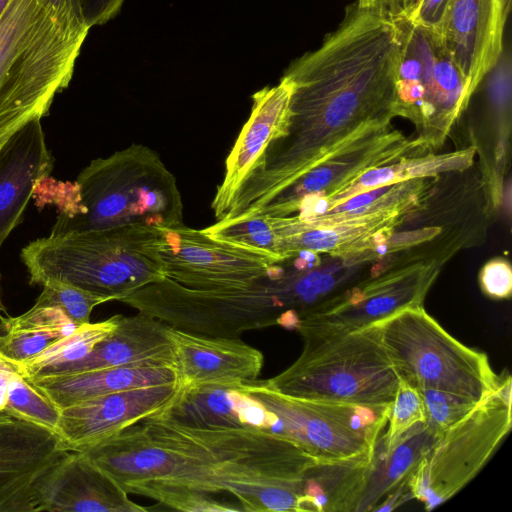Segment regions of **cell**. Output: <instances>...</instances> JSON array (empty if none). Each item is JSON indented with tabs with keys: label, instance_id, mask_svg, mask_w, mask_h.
<instances>
[{
	"label": "cell",
	"instance_id": "15",
	"mask_svg": "<svg viewBox=\"0 0 512 512\" xmlns=\"http://www.w3.org/2000/svg\"><path fill=\"white\" fill-rule=\"evenodd\" d=\"M176 382L113 392L60 409L56 434L69 451L86 450L146 418L166 411Z\"/></svg>",
	"mask_w": 512,
	"mask_h": 512
},
{
	"label": "cell",
	"instance_id": "6",
	"mask_svg": "<svg viewBox=\"0 0 512 512\" xmlns=\"http://www.w3.org/2000/svg\"><path fill=\"white\" fill-rule=\"evenodd\" d=\"M123 302L173 329L213 337L277 325L280 315L296 310L290 275L284 271L241 287L192 289L169 279L145 285Z\"/></svg>",
	"mask_w": 512,
	"mask_h": 512
},
{
	"label": "cell",
	"instance_id": "36",
	"mask_svg": "<svg viewBox=\"0 0 512 512\" xmlns=\"http://www.w3.org/2000/svg\"><path fill=\"white\" fill-rule=\"evenodd\" d=\"M124 0H83V18L91 28L102 25L117 15Z\"/></svg>",
	"mask_w": 512,
	"mask_h": 512
},
{
	"label": "cell",
	"instance_id": "12",
	"mask_svg": "<svg viewBox=\"0 0 512 512\" xmlns=\"http://www.w3.org/2000/svg\"><path fill=\"white\" fill-rule=\"evenodd\" d=\"M440 268L439 260H421L374 276L303 311L297 331L361 329L403 308L422 305Z\"/></svg>",
	"mask_w": 512,
	"mask_h": 512
},
{
	"label": "cell",
	"instance_id": "8",
	"mask_svg": "<svg viewBox=\"0 0 512 512\" xmlns=\"http://www.w3.org/2000/svg\"><path fill=\"white\" fill-rule=\"evenodd\" d=\"M393 15L400 35L395 114L413 123L423 152H435L473 94L437 35Z\"/></svg>",
	"mask_w": 512,
	"mask_h": 512
},
{
	"label": "cell",
	"instance_id": "33",
	"mask_svg": "<svg viewBox=\"0 0 512 512\" xmlns=\"http://www.w3.org/2000/svg\"><path fill=\"white\" fill-rule=\"evenodd\" d=\"M425 408L426 424L438 438L468 416L481 402L436 389H418Z\"/></svg>",
	"mask_w": 512,
	"mask_h": 512
},
{
	"label": "cell",
	"instance_id": "4",
	"mask_svg": "<svg viewBox=\"0 0 512 512\" xmlns=\"http://www.w3.org/2000/svg\"><path fill=\"white\" fill-rule=\"evenodd\" d=\"M158 229L127 226L49 235L21 250L29 283L58 280L120 301L165 279Z\"/></svg>",
	"mask_w": 512,
	"mask_h": 512
},
{
	"label": "cell",
	"instance_id": "31",
	"mask_svg": "<svg viewBox=\"0 0 512 512\" xmlns=\"http://www.w3.org/2000/svg\"><path fill=\"white\" fill-rule=\"evenodd\" d=\"M42 286V292L34 305L57 307L76 326L89 323L94 307L108 302L102 296L63 281L51 279L44 282Z\"/></svg>",
	"mask_w": 512,
	"mask_h": 512
},
{
	"label": "cell",
	"instance_id": "10",
	"mask_svg": "<svg viewBox=\"0 0 512 512\" xmlns=\"http://www.w3.org/2000/svg\"><path fill=\"white\" fill-rule=\"evenodd\" d=\"M511 426L508 375L496 393L435 440L407 479L410 497L427 511L453 497L484 467Z\"/></svg>",
	"mask_w": 512,
	"mask_h": 512
},
{
	"label": "cell",
	"instance_id": "40",
	"mask_svg": "<svg viewBox=\"0 0 512 512\" xmlns=\"http://www.w3.org/2000/svg\"><path fill=\"white\" fill-rule=\"evenodd\" d=\"M9 2H10V0H0V17H1L2 13L4 12L6 6L8 5Z\"/></svg>",
	"mask_w": 512,
	"mask_h": 512
},
{
	"label": "cell",
	"instance_id": "39",
	"mask_svg": "<svg viewBox=\"0 0 512 512\" xmlns=\"http://www.w3.org/2000/svg\"><path fill=\"white\" fill-rule=\"evenodd\" d=\"M362 3L370 4V5H391L395 3L397 0H359Z\"/></svg>",
	"mask_w": 512,
	"mask_h": 512
},
{
	"label": "cell",
	"instance_id": "25",
	"mask_svg": "<svg viewBox=\"0 0 512 512\" xmlns=\"http://www.w3.org/2000/svg\"><path fill=\"white\" fill-rule=\"evenodd\" d=\"M475 152V146H471L445 154H416L374 167L330 196L300 210L298 215L306 217L323 214L356 195L380 186L418 178H438L443 173L463 171L471 166Z\"/></svg>",
	"mask_w": 512,
	"mask_h": 512
},
{
	"label": "cell",
	"instance_id": "7",
	"mask_svg": "<svg viewBox=\"0 0 512 512\" xmlns=\"http://www.w3.org/2000/svg\"><path fill=\"white\" fill-rule=\"evenodd\" d=\"M397 374L417 389H436L482 402L502 378L487 355L450 335L423 305L403 308L372 324Z\"/></svg>",
	"mask_w": 512,
	"mask_h": 512
},
{
	"label": "cell",
	"instance_id": "35",
	"mask_svg": "<svg viewBox=\"0 0 512 512\" xmlns=\"http://www.w3.org/2000/svg\"><path fill=\"white\" fill-rule=\"evenodd\" d=\"M482 291L493 299H507L512 291V269L505 259L488 261L479 275Z\"/></svg>",
	"mask_w": 512,
	"mask_h": 512
},
{
	"label": "cell",
	"instance_id": "38",
	"mask_svg": "<svg viewBox=\"0 0 512 512\" xmlns=\"http://www.w3.org/2000/svg\"><path fill=\"white\" fill-rule=\"evenodd\" d=\"M48 1L58 10L68 13V14L84 21L83 0H48Z\"/></svg>",
	"mask_w": 512,
	"mask_h": 512
},
{
	"label": "cell",
	"instance_id": "1",
	"mask_svg": "<svg viewBox=\"0 0 512 512\" xmlns=\"http://www.w3.org/2000/svg\"><path fill=\"white\" fill-rule=\"evenodd\" d=\"M128 494L227 493L242 511H297L318 464L291 438L254 427H203L163 413L79 451Z\"/></svg>",
	"mask_w": 512,
	"mask_h": 512
},
{
	"label": "cell",
	"instance_id": "26",
	"mask_svg": "<svg viewBox=\"0 0 512 512\" xmlns=\"http://www.w3.org/2000/svg\"><path fill=\"white\" fill-rule=\"evenodd\" d=\"M436 439L426 423H419L407 430L389 449H384L377 441L356 511H373L384 496L406 483Z\"/></svg>",
	"mask_w": 512,
	"mask_h": 512
},
{
	"label": "cell",
	"instance_id": "37",
	"mask_svg": "<svg viewBox=\"0 0 512 512\" xmlns=\"http://www.w3.org/2000/svg\"><path fill=\"white\" fill-rule=\"evenodd\" d=\"M15 372V366L0 355V412L4 411L7 402L8 383Z\"/></svg>",
	"mask_w": 512,
	"mask_h": 512
},
{
	"label": "cell",
	"instance_id": "2",
	"mask_svg": "<svg viewBox=\"0 0 512 512\" xmlns=\"http://www.w3.org/2000/svg\"><path fill=\"white\" fill-rule=\"evenodd\" d=\"M89 29L48 0H10L0 17V147L68 87Z\"/></svg>",
	"mask_w": 512,
	"mask_h": 512
},
{
	"label": "cell",
	"instance_id": "28",
	"mask_svg": "<svg viewBox=\"0 0 512 512\" xmlns=\"http://www.w3.org/2000/svg\"><path fill=\"white\" fill-rule=\"evenodd\" d=\"M120 315L106 320L85 323L60 338L37 355L12 363L25 379L55 375L63 367L86 357L94 347L110 335L118 325Z\"/></svg>",
	"mask_w": 512,
	"mask_h": 512
},
{
	"label": "cell",
	"instance_id": "34",
	"mask_svg": "<svg viewBox=\"0 0 512 512\" xmlns=\"http://www.w3.org/2000/svg\"><path fill=\"white\" fill-rule=\"evenodd\" d=\"M449 3L450 0H397L388 6L396 16L439 37Z\"/></svg>",
	"mask_w": 512,
	"mask_h": 512
},
{
	"label": "cell",
	"instance_id": "17",
	"mask_svg": "<svg viewBox=\"0 0 512 512\" xmlns=\"http://www.w3.org/2000/svg\"><path fill=\"white\" fill-rule=\"evenodd\" d=\"M511 0H450L440 41L472 94L501 55Z\"/></svg>",
	"mask_w": 512,
	"mask_h": 512
},
{
	"label": "cell",
	"instance_id": "18",
	"mask_svg": "<svg viewBox=\"0 0 512 512\" xmlns=\"http://www.w3.org/2000/svg\"><path fill=\"white\" fill-rule=\"evenodd\" d=\"M290 97L291 86L284 78L253 94L250 116L228 154L223 181L212 200L217 221L225 217L241 187L261 167L271 143L281 137Z\"/></svg>",
	"mask_w": 512,
	"mask_h": 512
},
{
	"label": "cell",
	"instance_id": "5",
	"mask_svg": "<svg viewBox=\"0 0 512 512\" xmlns=\"http://www.w3.org/2000/svg\"><path fill=\"white\" fill-rule=\"evenodd\" d=\"M300 356L262 380L293 397L371 406L390 405L399 377L373 325L342 332L298 330Z\"/></svg>",
	"mask_w": 512,
	"mask_h": 512
},
{
	"label": "cell",
	"instance_id": "23",
	"mask_svg": "<svg viewBox=\"0 0 512 512\" xmlns=\"http://www.w3.org/2000/svg\"><path fill=\"white\" fill-rule=\"evenodd\" d=\"M236 385L215 384L181 389L162 412L180 422L203 427H254L273 431L278 418Z\"/></svg>",
	"mask_w": 512,
	"mask_h": 512
},
{
	"label": "cell",
	"instance_id": "9",
	"mask_svg": "<svg viewBox=\"0 0 512 512\" xmlns=\"http://www.w3.org/2000/svg\"><path fill=\"white\" fill-rule=\"evenodd\" d=\"M279 420L275 433L295 441L318 464L368 461L387 425L390 405L371 406L293 397L262 380L238 385Z\"/></svg>",
	"mask_w": 512,
	"mask_h": 512
},
{
	"label": "cell",
	"instance_id": "13",
	"mask_svg": "<svg viewBox=\"0 0 512 512\" xmlns=\"http://www.w3.org/2000/svg\"><path fill=\"white\" fill-rule=\"evenodd\" d=\"M424 153L414 139L392 125L367 133L324 158L256 214L284 217L298 213L369 169Z\"/></svg>",
	"mask_w": 512,
	"mask_h": 512
},
{
	"label": "cell",
	"instance_id": "11",
	"mask_svg": "<svg viewBox=\"0 0 512 512\" xmlns=\"http://www.w3.org/2000/svg\"><path fill=\"white\" fill-rule=\"evenodd\" d=\"M158 231L165 278L187 288L241 287L283 270L268 254L213 239L183 223Z\"/></svg>",
	"mask_w": 512,
	"mask_h": 512
},
{
	"label": "cell",
	"instance_id": "20",
	"mask_svg": "<svg viewBox=\"0 0 512 512\" xmlns=\"http://www.w3.org/2000/svg\"><path fill=\"white\" fill-rule=\"evenodd\" d=\"M176 384L181 389L253 381L264 356L238 337H213L171 328Z\"/></svg>",
	"mask_w": 512,
	"mask_h": 512
},
{
	"label": "cell",
	"instance_id": "16",
	"mask_svg": "<svg viewBox=\"0 0 512 512\" xmlns=\"http://www.w3.org/2000/svg\"><path fill=\"white\" fill-rule=\"evenodd\" d=\"M68 451L55 432L0 412V512H37L41 480Z\"/></svg>",
	"mask_w": 512,
	"mask_h": 512
},
{
	"label": "cell",
	"instance_id": "3",
	"mask_svg": "<svg viewBox=\"0 0 512 512\" xmlns=\"http://www.w3.org/2000/svg\"><path fill=\"white\" fill-rule=\"evenodd\" d=\"M74 188V201L60 209L50 235L183 223L174 175L153 150L140 144L91 161Z\"/></svg>",
	"mask_w": 512,
	"mask_h": 512
},
{
	"label": "cell",
	"instance_id": "32",
	"mask_svg": "<svg viewBox=\"0 0 512 512\" xmlns=\"http://www.w3.org/2000/svg\"><path fill=\"white\" fill-rule=\"evenodd\" d=\"M426 422L424 403L419 390L399 380L395 397L390 406L386 433L378 441L384 449L391 448L410 428Z\"/></svg>",
	"mask_w": 512,
	"mask_h": 512
},
{
	"label": "cell",
	"instance_id": "30",
	"mask_svg": "<svg viewBox=\"0 0 512 512\" xmlns=\"http://www.w3.org/2000/svg\"><path fill=\"white\" fill-rule=\"evenodd\" d=\"M3 412L55 433L60 418V409L17 371L9 380Z\"/></svg>",
	"mask_w": 512,
	"mask_h": 512
},
{
	"label": "cell",
	"instance_id": "22",
	"mask_svg": "<svg viewBox=\"0 0 512 512\" xmlns=\"http://www.w3.org/2000/svg\"><path fill=\"white\" fill-rule=\"evenodd\" d=\"M171 327L138 312L120 315L118 325L83 359L63 367L58 374L80 373L122 366H157L174 369Z\"/></svg>",
	"mask_w": 512,
	"mask_h": 512
},
{
	"label": "cell",
	"instance_id": "19",
	"mask_svg": "<svg viewBox=\"0 0 512 512\" xmlns=\"http://www.w3.org/2000/svg\"><path fill=\"white\" fill-rule=\"evenodd\" d=\"M37 512H144L128 493L84 453L68 451L41 480Z\"/></svg>",
	"mask_w": 512,
	"mask_h": 512
},
{
	"label": "cell",
	"instance_id": "14",
	"mask_svg": "<svg viewBox=\"0 0 512 512\" xmlns=\"http://www.w3.org/2000/svg\"><path fill=\"white\" fill-rule=\"evenodd\" d=\"M418 210L402 208L371 213L274 216L280 237V255L285 261L300 251L309 250L344 260L375 252Z\"/></svg>",
	"mask_w": 512,
	"mask_h": 512
},
{
	"label": "cell",
	"instance_id": "29",
	"mask_svg": "<svg viewBox=\"0 0 512 512\" xmlns=\"http://www.w3.org/2000/svg\"><path fill=\"white\" fill-rule=\"evenodd\" d=\"M203 231L213 239L263 252L283 262L274 216L257 214L219 220Z\"/></svg>",
	"mask_w": 512,
	"mask_h": 512
},
{
	"label": "cell",
	"instance_id": "27",
	"mask_svg": "<svg viewBox=\"0 0 512 512\" xmlns=\"http://www.w3.org/2000/svg\"><path fill=\"white\" fill-rule=\"evenodd\" d=\"M76 327L61 309L51 306L33 305L19 316L0 315V355L12 363L22 362Z\"/></svg>",
	"mask_w": 512,
	"mask_h": 512
},
{
	"label": "cell",
	"instance_id": "41",
	"mask_svg": "<svg viewBox=\"0 0 512 512\" xmlns=\"http://www.w3.org/2000/svg\"><path fill=\"white\" fill-rule=\"evenodd\" d=\"M5 311V307L2 300V288H1V274H0V313Z\"/></svg>",
	"mask_w": 512,
	"mask_h": 512
},
{
	"label": "cell",
	"instance_id": "24",
	"mask_svg": "<svg viewBox=\"0 0 512 512\" xmlns=\"http://www.w3.org/2000/svg\"><path fill=\"white\" fill-rule=\"evenodd\" d=\"M28 381L61 409L113 392L173 383L176 382V374L170 367L122 366L50 375Z\"/></svg>",
	"mask_w": 512,
	"mask_h": 512
},
{
	"label": "cell",
	"instance_id": "21",
	"mask_svg": "<svg viewBox=\"0 0 512 512\" xmlns=\"http://www.w3.org/2000/svg\"><path fill=\"white\" fill-rule=\"evenodd\" d=\"M53 166L40 118L26 123L0 147V247L21 222L35 187L49 177Z\"/></svg>",
	"mask_w": 512,
	"mask_h": 512
}]
</instances>
